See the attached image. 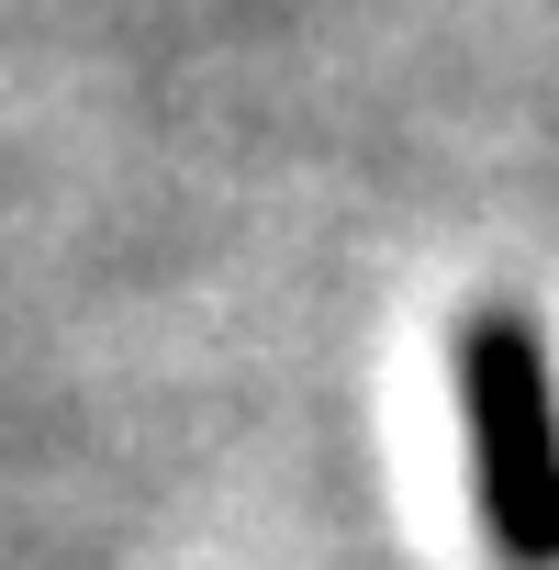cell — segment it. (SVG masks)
<instances>
[{"label":"cell","mask_w":559,"mask_h":570,"mask_svg":"<svg viewBox=\"0 0 559 570\" xmlns=\"http://www.w3.org/2000/svg\"><path fill=\"white\" fill-rule=\"evenodd\" d=\"M470 425H481V492H492L503 548L559 559V436H548V381H537L526 325L470 336Z\"/></svg>","instance_id":"cell-1"}]
</instances>
